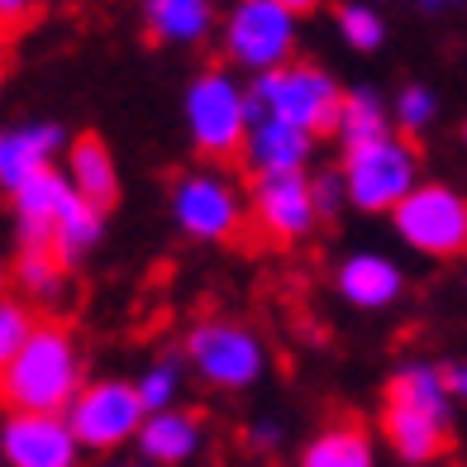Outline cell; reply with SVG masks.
<instances>
[{"label": "cell", "instance_id": "16", "mask_svg": "<svg viewBox=\"0 0 467 467\" xmlns=\"http://www.w3.org/2000/svg\"><path fill=\"white\" fill-rule=\"evenodd\" d=\"M134 443H139L143 462H153V467H186V462H196L201 449H205V424H201L196 410H182V406L148 410Z\"/></svg>", "mask_w": 467, "mask_h": 467}, {"label": "cell", "instance_id": "10", "mask_svg": "<svg viewBox=\"0 0 467 467\" xmlns=\"http://www.w3.org/2000/svg\"><path fill=\"white\" fill-rule=\"evenodd\" d=\"M72 424V434L81 439V449H91V453H115L124 449V443H134L139 430H143V396L134 381H124V377H100V381H87L77 396H72V406L62 410Z\"/></svg>", "mask_w": 467, "mask_h": 467}, {"label": "cell", "instance_id": "27", "mask_svg": "<svg viewBox=\"0 0 467 467\" xmlns=\"http://www.w3.org/2000/svg\"><path fill=\"white\" fill-rule=\"evenodd\" d=\"M34 310L25 301H15V296H0V368L10 363V358L19 353V344L34 334Z\"/></svg>", "mask_w": 467, "mask_h": 467}, {"label": "cell", "instance_id": "7", "mask_svg": "<svg viewBox=\"0 0 467 467\" xmlns=\"http://www.w3.org/2000/svg\"><path fill=\"white\" fill-rule=\"evenodd\" d=\"M167 210H172V224L196 244H229L244 234L248 220V205H244V191L229 172H220L215 162H196L172 182L167 191Z\"/></svg>", "mask_w": 467, "mask_h": 467}, {"label": "cell", "instance_id": "4", "mask_svg": "<svg viewBox=\"0 0 467 467\" xmlns=\"http://www.w3.org/2000/svg\"><path fill=\"white\" fill-rule=\"evenodd\" d=\"M248 96H253V110L258 115L291 119L310 134H334L338 105H344L338 77L329 67H320V62H301V57H291L272 72H258L248 81Z\"/></svg>", "mask_w": 467, "mask_h": 467}, {"label": "cell", "instance_id": "30", "mask_svg": "<svg viewBox=\"0 0 467 467\" xmlns=\"http://www.w3.org/2000/svg\"><path fill=\"white\" fill-rule=\"evenodd\" d=\"M248 443H253L258 453L277 449V443H282V424H277V420H258V424H248Z\"/></svg>", "mask_w": 467, "mask_h": 467}, {"label": "cell", "instance_id": "12", "mask_svg": "<svg viewBox=\"0 0 467 467\" xmlns=\"http://www.w3.org/2000/svg\"><path fill=\"white\" fill-rule=\"evenodd\" d=\"M248 215L272 244H301L320 224V210L310 196L306 172H253Z\"/></svg>", "mask_w": 467, "mask_h": 467}, {"label": "cell", "instance_id": "3", "mask_svg": "<svg viewBox=\"0 0 467 467\" xmlns=\"http://www.w3.org/2000/svg\"><path fill=\"white\" fill-rule=\"evenodd\" d=\"M253 96L234 67H205L191 77V87L182 96V119L186 139L196 143V153L210 162H224L234 153H244L248 124H253Z\"/></svg>", "mask_w": 467, "mask_h": 467}, {"label": "cell", "instance_id": "29", "mask_svg": "<svg viewBox=\"0 0 467 467\" xmlns=\"http://www.w3.org/2000/svg\"><path fill=\"white\" fill-rule=\"evenodd\" d=\"M38 5H44V0H0V29H5V34L25 29L29 19L38 15Z\"/></svg>", "mask_w": 467, "mask_h": 467}, {"label": "cell", "instance_id": "17", "mask_svg": "<svg viewBox=\"0 0 467 467\" xmlns=\"http://www.w3.org/2000/svg\"><path fill=\"white\" fill-rule=\"evenodd\" d=\"M143 34L167 48H196L220 29L215 0H139Z\"/></svg>", "mask_w": 467, "mask_h": 467}, {"label": "cell", "instance_id": "25", "mask_svg": "<svg viewBox=\"0 0 467 467\" xmlns=\"http://www.w3.org/2000/svg\"><path fill=\"white\" fill-rule=\"evenodd\" d=\"M134 387L143 396V406L148 410H167V406H182V391H186V358H153L139 377H134Z\"/></svg>", "mask_w": 467, "mask_h": 467}, {"label": "cell", "instance_id": "13", "mask_svg": "<svg viewBox=\"0 0 467 467\" xmlns=\"http://www.w3.org/2000/svg\"><path fill=\"white\" fill-rule=\"evenodd\" d=\"M67 130L57 119H19L0 130V191H19L34 182L38 172L57 167V158L67 153Z\"/></svg>", "mask_w": 467, "mask_h": 467}, {"label": "cell", "instance_id": "15", "mask_svg": "<svg viewBox=\"0 0 467 467\" xmlns=\"http://www.w3.org/2000/svg\"><path fill=\"white\" fill-rule=\"evenodd\" d=\"M315 139L320 134H310L291 119L253 115L248 139H244V162L253 172H306L315 158Z\"/></svg>", "mask_w": 467, "mask_h": 467}, {"label": "cell", "instance_id": "11", "mask_svg": "<svg viewBox=\"0 0 467 467\" xmlns=\"http://www.w3.org/2000/svg\"><path fill=\"white\" fill-rule=\"evenodd\" d=\"M0 462L5 467H77L81 439L62 410H5L0 415Z\"/></svg>", "mask_w": 467, "mask_h": 467}, {"label": "cell", "instance_id": "31", "mask_svg": "<svg viewBox=\"0 0 467 467\" xmlns=\"http://www.w3.org/2000/svg\"><path fill=\"white\" fill-rule=\"evenodd\" d=\"M410 5H415L420 15H430V19H439V15H453V10H462L467 0H410Z\"/></svg>", "mask_w": 467, "mask_h": 467}, {"label": "cell", "instance_id": "20", "mask_svg": "<svg viewBox=\"0 0 467 467\" xmlns=\"http://www.w3.org/2000/svg\"><path fill=\"white\" fill-rule=\"evenodd\" d=\"M296 467H377V443L363 424L338 420V424H325V430L306 443Z\"/></svg>", "mask_w": 467, "mask_h": 467}, {"label": "cell", "instance_id": "18", "mask_svg": "<svg viewBox=\"0 0 467 467\" xmlns=\"http://www.w3.org/2000/svg\"><path fill=\"white\" fill-rule=\"evenodd\" d=\"M15 201V224H19V244H44L53 239V224L62 215V205L72 201V182L62 177V167H48L19 191H10Z\"/></svg>", "mask_w": 467, "mask_h": 467}, {"label": "cell", "instance_id": "2", "mask_svg": "<svg viewBox=\"0 0 467 467\" xmlns=\"http://www.w3.org/2000/svg\"><path fill=\"white\" fill-rule=\"evenodd\" d=\"M87 387L81 344L67 325L38 320L19 353L0 368V406L5 410H67Z\"/></svg>", "mask_w": 467, "mask_h": 467}, {"label": "cell", "instance_id": "32", "mask_svg": "<svg viewBox=\"0 0 467 467\" xmlns=\"http://www.w3.org/2000/svg\"><path fill=\"white\" fill-rule=\"evenodd\" d=\"M443 377H449L453 400H462V406H467V363H449V368H443Z\"/></svg>", "mask_w": 467, "mask_h": 467}, {"label": "cell", "instance_id": "5", "mask_svg": "<svg viewBox=\"0 0 467 467\" xmlns=\"http://www.w3.org/2000/svg\"><path fill=\"white\" fill-rule=\"evenodd\" d=\"M344 186H348V205L363 215H391V210L420 186V153L406 134H381L358 148H344Z\"/></svg>", "mask_w": 467, "mask_h": 467}, {"label": "cell", "instance_id": "28", "mask_svg": "<svg viewBox=\"0 0 467 467\" xmlns=\"http://www.w3.org/2000/svg\"><path fill=\"white\" fill-rule=\"evenodd\" d=\"M310 196H315L320 220H338V215H344V205H348L344 172H338V167H315V172H310Z\"/></svg>", "mask_w": 467, "mask_h": 467}, {"label": "cell", "instance_id": "23", "mask_svg": "<svg viewBox=\"0 0 467 467\" xmlns=\"http://www.w3.org/2000/svg\"><path fill=\"white\" fill-rule=\"evenodd\" d=\"M67 263L57 258L53 248L44 244H19V258H15V282L29 301H57L62 286H67Z\"/></svg>", "mask_w": 467, "mask_h": 467}, {"label": "cell", "instance_id": "6", "mask_svg": "<svg viewBox=\"0 0 467 467\" xmlns=\"http://www.w3.org/2000/svg\"><path fill=\"white\" fill-rule=\"evenodd\" d=\"M182 358L215 391H248L267 372V348L258 329H248L244 320H224V315L191 325L182 338Z\"/></svg>", "mask_w": 467, "mask_h": 467}, {"label": "cell", "instance_id": "1", "mask_svg": "<svg viewBox=\"0 0 467 467\" xmlns=\"http://www.w3.org/2000/svg\"><path fill=\"white\" fill-rule=\"evenodd\" d=\"M453 391L449 377L434 363H400L387 381V400H381V434H387L391 453L410 467H430L443 458L453 434Z\"/></svg>", "mask_w": 467, "mask_h": 467}, {"label": "cell", "instance_id": "14", "mask_svg": "<svg viewBox=\"0 0 467 467\" xmlns=\"http://www.w3.org/2000/svg\"><path fill=\"white\" fill-rule=\"evenodd\" d=\"M334 291L344 296L353 310H391L406 296V267L391 253L358 248L334 267Z\"/></svg>", "mask_w": 467, "mask_h": 467}, {"label": "cell", "instance_id": "9", "mask_svg": "<svg viewBox=\"0 0 467 467\" xmlns=\"http://www.w3.org/2000/svg\"><path fill=\"white\" fill-rule=\"evenodd\" d=\"M391 229L420 258H467V196L443 182H420L391 210Z\"/></svg>", "mask_w": 467, "mask_h": 467}, {"label": "cell", "instance_id": "35", "mask_svg": "<svg viewBox=\"0 0 467 467\" xmlns=\"http://www.w3.org/2000/svg\"><path fill=\"white\" fill-rule=\"evenodd\" d=\"M462 143H467V124H462Z\"/></svg>", "mask_w": 467, "mask_h": 467}, {"label": "cell", "instance_id": "21", "mask_svg": "<svg viewBox=\"0 0 467 467\" xmlns=\"http://www.w3.org/2000/svg\"><path fill=\"white\" fill-rule=\"evenodd\" d=\"M100 239H105V210L72 191V201L62 205V215H57V224H53L48 248H53L67 267H77L81 258H91Z\"/></svg>", "mask_w": 467, "mask_h": 467}, {"label": "cell", "instance_id": "22", "mask_svg": "<svg viewBox=\"0 0 467 467\" xmlns=\"http://www.w3.org/2000/svg\"><path fill=\"white\" fill-rule=\"evenodd\" d=\"M391 130H396V119H391V105H387V96H381V91H372V87L344 91V105H338V119H334L338 148H358V143H368V139L391 134Z\"/></svg>", "mask_w": 467, "mask_h": 467}, {"label": "cell", "instance_id": "26", "mask_svg": "<svg viewBox=\"0 0 467 467\" xmlns=\"http://www.w3.org/2000/svg\"><path fill=\"white\" fill-rule=\"evenodd\" d=\"M391 119L400 134H424L430 124L439 119V96L424 87V81H410V87H400L396 100H391Z\"/></svg>", "mask_w": 467, "mask_h": 467}, {"label": "cell", "instance_id": "34", "mask_svg": "<svg viewBox=\"0 0 467 467\" xmlns=\"http://www.w3.org/2000/svg\"><path fill=\"white\" fill-rule=\"evenodd\" d=\"M110 467H153V462H110Z\"/></svg>", "mask_w": 467, "mask_h": 467}, {"label": "cell", "instance_id": "33", "mask_svg": "<svg viewBox=\"0 0 467 467\" xmlns=\"http://www.w3.org/2000/svg\"><path fill=\"white\" fill-rule=\"evenodd\" d=\"M282 5H286V10H296V15H310V10H320L325 0H282Z\"/></svg>", "mask_w": 467, "mask_h": 467}, {"label": "cell", "instance_id": "19", "mask_svg": "<svg viewBox=\"0 0 467 467\" xmlns=\"http://www.w3.org/2000/svg\"><path fill=\"white\" fill-rule=\"evenodd\" d=\"M62 177L72 182L77 196H87L91 205L110 210L119 201V167H115V153L105 148V139L96 134H81L67 143L62 153Z\"/></svg>", "mask_w": 467, "mask_h": 467}, {"label": "cell", "instance_id": "24", "mask_svg": "<svg viewBox=\"0 0 467 467\" xmlns=\"http://www.w3.org/2000/svg\"><path fill=\"white\" fill-rule=\"evenodd\" d=\"M334 29L353 53H377L387 44V19H381V10L368 5V0H344V5L334 10Z\"/></svg>", "mask_w": 467, "mask_h": 467}, {"label": "cell", "instance_id": "8", "mask_svg": "<svg viewBox=\"0 0 467 467\" xmlns=\"http://www.w3.org/2000/svg\"><path fill=\"white\" fill-rule=\"evenodd\" d=\"M301 44V15L286 10L282 0H234L220 19V48L234 72H272L296 57Z\"/></svg>", "mask_w": 467, "mask_h": 467}]
</instances>
